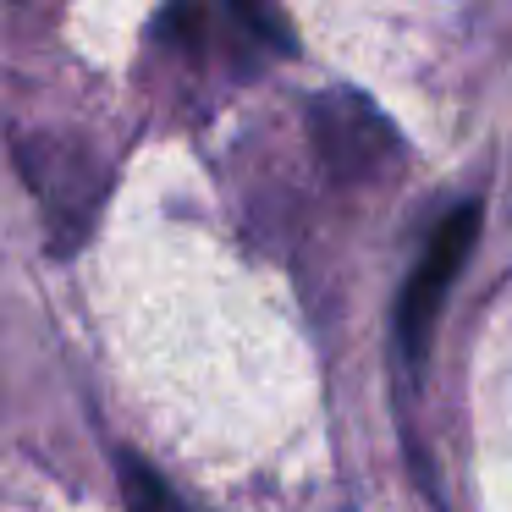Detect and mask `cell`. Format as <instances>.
Instances as JSON below:
<instances>
[{
	"label": "cell",
	"mask_w": 512,
	"mask_h": 512,
	"mask_svg": "<svg viewBox=\"0 0 512 512\" xmlns=\"http://www.w3.org/2000/svg\"><path fill=\"white\" fill-rule=\"evenodd\" d=\"M314 149L342 182H369L397 160V127L380 116V105L358 89H325L309 105Z\"/></svg>",
	"instance_id": "1"
},
{
	"label": "cell",
	"mask_w": 512,
	"mask_h": 512,
	"mask_svg": "<svg viewBox=\"0 0 512 512\" xmlns=\"http://www.w3.org/2000/svg\"><path fill=\"white\" fill-rule=\"evenodd\" d=\"M474 232H479V210H474V204H457V210L430 232L424 259L413 265L408 287H402V298H397V347H402V358H408V369L424 364L435 314H441L446 287H452V276L463 270L468 248H474Z\"/></svg>",
	"instance_id": "2"
},
{
	"label": "cell",
	"mask_w": 512,
	"mask_h": 512,
	"mask_svg": "<svg viewBox=\"0 0 512 512\" xmlns=\"http://www.w3.org/2000/svg\"><path fill=\"white\" fill-rule=\"evenodd\" d=\"M116 474H122V501L127 512H188L177 496H171V485L155 474V468L144 463V457L122 452L116 457Z\"/></svg>",
	"instance_id": "3"
},
{
	"label": "cell",
	"mask_w": 512,
	"mask_h": 512,
	"mask_svg": "<svg viewBox=\"0 0 512 512\" xmlns=\"http://www.w3.org/2000/svg\"><path fill=\"white\" fill-rule=\"evenodd\" d=\"M237 17H243L248 28H254L265 45H276V50H292V28H287V17L276 12V0H226Z\"/></svg>",
	"instance_id": "4"
},
{
	"label": "cell",
	"mask_w": 512,
	"mask_h": 512,
	"mask_svg": "<svg viewBox=\"0 0 512 512\" xmlns=\"http://www.w3.org/2000/svg\"><path fill=\"white\" fill-rule=\"evenodd\" d=\"M160 34H171V39L182 34V45H199V6L193 0H171L166 17H160Z\"/></svg>",
	"instance_id": "5"
}]
</instances>
